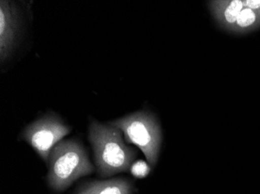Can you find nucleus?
I'll return each mask as SVG.
<instances>
[{"mask_svg":"<svg viewBox=\"0 0 260 194\" xmlns=\"http://www.w3.org/2000/svg\"><path fill=\"white\" fill-rule=\"evenodd\" d=\"M88 140L100 177L109 178L125 173L132 167L137 151L128 146L119 128L91 120L89 125Z\"/></svg>","mask_w":260,"mask_h":194,"instance_id":"nucleus-1","label":"nucleus"},{"mask_svg":"<svg viewBox=\"0 0 260 194\" xmlns=\"http://www.w3.org/2000/svg\"><path fill=\"white\" fill-rule=\"evenodd\" d=\"M47 164V182L56 192L65 191L80 178L95 170L83 144L75 139L58 142L51 151Z\"/></svg>","mask_w":260,"mask_h":194,"instance_id":"nucleus-2","label":"nucleus"},{"mask_svg":"<svg viewBox=\"0 0 260 194\" xmlns=\"http://www.w3.org/2000/svg\"><path fill=\"white\" fill-rule=\"evenodd\" d=\"M122 131L125 142L136 145L144 153L147 164L155 167L162 144V131L158 120L148 110H140L109 121Z\"/></svg>","mask_w":260,"mask_h":194,"instance_id":"nucleus-3","label":"nucleus"},{"mask_svg":"<svg viewBox=\"0 0 260 194\" xmlns=\"http://www.w3.org/2000/svg\"><path fill=\"white\" fill-rule=\"evenodd\" d=\"M71 128L54 112H49L27 125L21 138L48 163L52 148L70 134Z\"/></svg>","mask_w":260,"mask_h":194,"instance_id":"nucleus-4","label":"nucleus"},{"mask_svg":"<svg viewBox=\"0 0 260 194\" xmlns=\"http://www.w3.org/2000/svg\"><path fill=\"white\" fill-rule=\"evenodd\" d=\"M22 18L17 4L0 2V60L7 62L15 52L21 35Z\"/></svg>","mask_w":260,"mask_h":194,"instance_id":"nucleus-5","label":"nucleus"},{"mask_svg":"<svg viewBox=\"0 0 260 194\" xmlns=\"http://www.w3.org/2000/svg\"><path fill=\"white\" fill-rule=\"evenodd\" d=\"M210 11L222 28L232 31L238 17L243 10V0H215L208 3Z\"/></svg>","mask_w":260,"mask_h":194,"instance_id":"nucleus-6","label":"nucleus"},{"mask_svg":"<svg viewBox=\"0 0 260 194\" xmlns=\"http://www.w3.org/2000/svg\"><path fill=\"white\" fill-rule=\"evenodd\" d=\"M132 181L125 178H113L103 181H92L82 186L75 194H133Z\"/></svg>","mask_w":260,"mask_h":194,"instance_id":"nucleus-7","label":"nucleus"},{"mask_svg":"<svg viewBox=\"0 0 260 194\" xmlns=\"http://www.w3.org/2000/svg\"><path fill=\"white\" fill-rule=\"evenodd\" d=\"M260 27V13L244 7L238 17L232 32L245 33Z\"/></svg>","mask_w":260,"mask_h":194,"instance_id":"nucleus-8","label":"nucleus"},{"mask_svg":"<svg viewBox=\"0 0 260 194\" xmlns=\"http://www.w3.org/2000/svg\"><path fill=\"white\" fill-rule=\"evenodd\" d=\"M150 167L149 165L147 166V163L140 161L134 163L130 169L136 177H144L146 175L148 174Z\"/></svg>","mask_w":260,"mask_h":194,"instance_id":"nucleus-9","label":"nucleus"},{"mask_svg":"<svg viewBox=\"0 0 260 194\" xmlns=\"http://www.w3.org/2000/svg\"><path fill=\"white\" fill-rule=\"evenodd\" d=\"M244 7L260 13V0H243Z\"/></svg>","mask_w":260,"mask_h":194,"instance_id":"nucleus-10","label":"nucleus"}]
</instances>
